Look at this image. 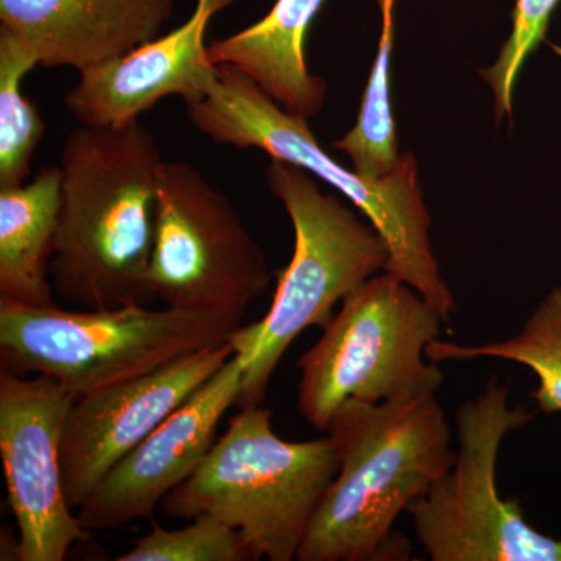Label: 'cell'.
I'll return each mask as SVG.
<instances>
[{
  "instance_id": "obj_1",
  "label": "cell",
  "mask_w": 561,
  "mask_h": 561,
  "mask_svg": "<svg viewBox=\"0 0 561 561\" xmlns=\"http://www.w3.org/2000/svg\"><path fill=\"white\" fill-rule=\"evenodd\" d=\"M164 164L139 119L70 133L50 261L54 294L83 309L157 300L150 287L158 187Z\"/></svg>"
},
{
  "instance_id": "obj_2",
  "label": "cell",
  "mask_w": 561,
  "mask_h": 561,
  "mask_svg": "<svg viewBox=\"0 0 561 561\" xmlns=\"http://www.w3.org/2000/svg\"><path fill=\"white\" fill-rule=\"evenodd\" d=\"M327 434L337 445L339 471L297 560H411V542L394 524L456 459L451 426L437 393L381 404L346 401Z\"/></svg>"
},
{
  "instance_id": "obj_3",
  "label": "cell",
  "mask_w": 561,
  "mask_h": 561,
  "mask_svg": "<svg viewBox=\"0 0 561 561\" xmlns=\"http://www.w3.org/2000/svg\"><path fill=\"white\" fill-rule=\"evenodd\" d=\"M186 106L191 124L214 142L262 150L272 160L297 165L342 192L389 247L386 272L419 291L446 323L451 320L456 300L432 250V219L413 154H402L382 179L362 176L321 149L306 117L280 106L231 66H217L205 94Z\"/></svg>"
},
{
  "instance_id": "obj_4",
  "label": "cell",
  "mask_w": 561,
  "mask_h": 561,
  "mask_svg": "<svg viewBox=\"0 0 561 561\" xmlns=\"http://www.w3.org/2000/svg\"><path fill=\"white\" fill-rule=\"evenodd\" d=\"M337 471L339 449L330 435L283 440L273 431L271 409L245 405L201 468L164 497L162 511L228 524L241 531L253 560H297Z\"/></svg>"
},
{
  "instance_id": "obj_5",
  "label": "cell",
  "mask_w": 561,
  "mask_h": 561,
  "mask_svg": "<svg viewBox=\"0 0 561 561\" xmlns=\"http://www.w3.org/2000/svg\"><path fill=\"white\" fill-rule=\"evenodd\" d=\"M265 175L268 190L289 214L295 247L264 319L239 328L230 339L249 364L241 408L262 404L291 343L309 328L323 330L335 306L365 280L386 272L390 260L381 234L341 198L321 192L312 173L272 160Z\"/></svg>"
},
{
  "instance_id": "obj_6",
  "label": "cell",
  "mask_w": 561,
  "mask_h": 561,
  "mask_svg": "<svg viewBox=\"0 0 561 561\" xmlns=\"http://www.w3.org/2000/svg\"><path fill=\"white\" fill-rule=\"evenodd\" d=\"M241 327L243 317L146 305L66 311L0 301V364L49 376L81 398L221 345Z\"/></svg>"
},
{
  "instance_id": "obj_7",
  "label": "cell",
  "mask_w": 561,
  "mask_h": 561,
  "mask_svg": "<svg viewBox=\"0 0 561 561\" xmlns=\"http://www.w3.org/2000/svg\"><path fill=\"white\" fill-rule=\"evenodd\" d=\"M440 312L389 272L341 302L323 334L298 359V411L319 432L354 400L367 404L437 393L445 375L426 350L440 339Z\"/></svg>"
},
{
  "instance_id": "obj_8",
  "label": "cell",
  "mask_w": 561,
  "mask_h": 561,
  "mask_svg": "<svg viewBox=\"0 0 561 561\" xmlns=\"http://www.w3.org/2000/svg\"><path fill=\"white\" fill-rule=\"evenodd\" d=\"M535 412L511 404V386L491 378L456 409L453 467L408 508L432 561H561V538L535 529L522 502L497 490L502 443Z\"/></svg>"
},
{
  "instance_id": "obj_9",
  "label": "cell",
  "mask_w": 561,
  "mask_h": 561,
  "mask_svg": "<svg viewBox=\"0 0 561 561\" xmlns=\"http://www.w3.org/2000/svg\"><path fill=\"white\" fill-rule=\"evenodd\" d=\"M271 267L224 192L184 161H164L158 187L150 287L165 308L245 316Z\"/></svg>"
},
{
  "instance_id": "obj_10",
  "label": "cell",
  "mask_w": 561,
  "mask_h": 561,
  "mask_svg": "<svg viewBox=\"0 0 561 561\" xmlns=\"http://www.w3.org/2000/svg\"><path fill=\"white\" fill-rule=\"evenodd\" d=\"M79 398L57 379L0 368V459L21 561H62L90 540L66 497L61 443Z\"/></svg>"
},
{
  "instance_id": "obj_11",
  "label": "cell",
  "mask_w": 561,
  "mask_h": 561,
  "mask_svg": "<svg viewBox=\"0 0 561 561\" xmlns=\"http://www.w3.org/2000/svg\"><path fill=\"white\" fill-rule=\"evenodd\" d=\"M231 341L79 398L66 420L61 460L72 511L127 454L234 356Z\"/></svg>"
},
{
  "instance_id": "obj_12",
  "label": "cell",
  "mask_w": 561,
  "mask_h": 561,
  "mask_svg": "<svg viewBox=\"0 0 561 561\" xmlns=\"http://www.w3.org/2000/svg\"><path fill=\"white\" fill-rule=\"evenodd\" d=\"M247 359L236 353L205 386L162 421L102 479L77 512L84 530L151 518L171 491L201 468L221 419L241 398Z\"/></svg>"
},
{
  "instance_id": "obj_13",
  "label": "cell",
  "mask_w": 561,
  "mask_h": 561,
  "mask_svg": "<svg viewBox=\"0 0 561 561\" xmlns=\"http://www.w3.org/2000/svg\"><path fill=\"white\" fill-rule=\"evenodd\" d=\"M236 0H197L181 27L133 50L119 60L80 72L66 94L73 119L88 127H117L139 119L162 99H183L186 105L205 94L217 66L209 60V22Z\"/></svg>"
},
{
  "instance_id": "obj_14",
  "label": "cell",
  "mask_w": 561,
  "mask_h": 561,
  "mask_svg": "<svg viewBox=\"0 0 561 561\" xmlns=\"http://www.w3.org/2000/svg\"><path fill=\"white\" fill-rule=\"evenodd\" d=\"M173 0H0V28L43 68L105 65L161 36Z\"/></svg>"
},
{
  "instance_id": "obj_15",
  "label": "cell",
  "mask_w": 561,
  "mask_h": 561,
  "mask_svg": "<svg viewBox=\"0 0 561 561\" xmlns=\"http://www.w3.org/2000/svg\"><path fill=\"white\" fill-rule=\"evenodd\" d=\"M323 2L276 0L256 24L210 43V62L241 70L290 113L317 116L327 84L308 68L306 41Z\"/></svg>"
},
{
  "instance_id": "obj_16",
  "label": "cell",
  "mask_w": 561,
  "mask_h": 561,
  "mask_svg": "<svg viewBox=\"0 0 561 561\" xmlns=\"http://www.w3.org/2000/svg\"><path fill=\"white\" fill-rule=\"evenodd\" d=\"M61 203L60 165L0 187V301L54 305L50 261Z\"/></svg>"
},
{
  "instance_id": "obj_17",
  "label": "cell",
  "mask_w": 561,
  "mask_h": 561,
  "mask_svg": "<svg viewBox=\"0 0 561 561\" xmlns=\"http://www.w3.org/2000/svg\"><path fill=\"white\" fill-rule=\"evenodd\" d=\"M432 362L501 359L534 373L537 387L530 398L538 411L561 412V287L549 291L530 313L522 331L500 342L454 343L437 339L427 346Z\"/></svg>"
},
{
  "instance_id": "obj_18",
  "label": "cell",
  "mask_w": 561,
  "mask_h": 561,
  "mask_svg": "<svg viewBox=\"0 0 561 561\" xmlns=\"http://www.w3.org/2000/svg\"><path fill=\"white\" fill-rule=\"evenodd\" d=\"M38 58L13 33L0 28V187L24 184L46 125L22 92Z\"/></svg>"
},
{
  "instance_id": "obj_19",
  "label": "cell",
  "mask_w": 561,
  "mask_h": 561,
  "mask_svg": "<svg viewBox=\"0 0 561 561\" xmlns=\"http://www.w3.org/2000/svg\"><path fill=\"white\" fill-rule=\"evenodd\" d=\"M117 561H249L253 560L241 531L202 515L181 529L153 523L149 534Z\"/></svg>"
},
{
  "instance_id": "obj_20",
  "label": "cell",
  "mask_w": 561,
  "mask_h": 561,
  "mask_svg": "<svg viewBox=\"0 0 561 561\" xmlns=\"http://www.w3.org/2000/svg\"><path fill=\"white\" fill-rule=\"evenodd\" d=\"M560 0H516L513 31L502 47L500 58L489 69L481 70L489 81L496 103L497 119L512 114L513 88L524 62L537 50L548 33L549 21Z\"/></svg>"
}]
</instances>
